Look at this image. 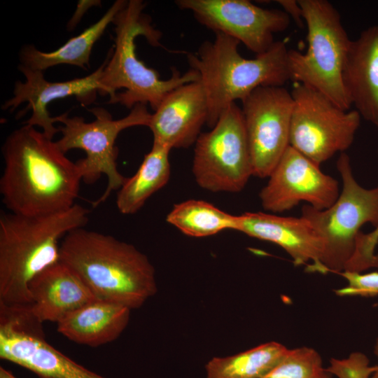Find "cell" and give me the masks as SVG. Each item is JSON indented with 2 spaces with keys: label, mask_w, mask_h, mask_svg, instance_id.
<instances>
[{
  "label": "cell",
  "mask_w": 378,
  "mask_h": 378,
  "mask_svg": "<svg viewBox=\"0 0 378 378\" xmlns=\"http://www.w3.org/2000/svg\"><path fill=\"white\" fill-rule=\"evenodd\" d=\"M1 201L11 213L41 216L76 204L82 174L52 139L34 126L13 130L2 148Z\"/></svg>",
  "instance_id": "1"
},
{
  "label": "cell",
  "mask_w": 378,
  "mask_h": 378,
  "mask_svg": "<svg viewBox=\"0 0 378 378\" xmlns=\"http://www.w3.org/2000/svg\"><path fill=\"white\" fill-rule=\"evenodd\" d=\"M99 300L134 309L157 292L155 268L132 244L83 227L61 241L60 260Z\"/></svg>",
  "instance_id": "2"
},
{
  "label": "cell",
  "mask_w": 378,
  "mask_h": 378,
  "mask_svg": "<svg viewBox=\"0 0 378 378\" xmlns=\"http://www.w3.org/2000/svg\"><path fill=\"white\" fill-rule=\"evenodd\" d=\"M90 210L76 204L41 216L0 214V304L28 307L29 284L60 260V240L88 223Z\"/></svg>",
  "instance_id": "3"
},
{
  "label": "cell",
  "mask_w": 378,
  "mask_h": 378,
  "mask_svg": "<svg viewBox=\"0 0 378 378\" xmlns=\"http://www.w3.org/2000/svg\"><path fill=\"white\" fill-rule=\"evenodd\" d=\"M204 41L187 59L195 70L208 103L206 125L212 128L221 113L262 86H284L290 78L288 52L284 41H276L265 52L247 59L238 50L240 42L222 33Z\"/></svg>",
  "instance_id": "4"
},
{
  "label": "cell",
  "mask_w": 378,
  "mask_h": 378,
  "mask_svg": "<svg viewBox=\"0 0 378 378\" xmlns=\"http://www.w3.org/2000/svg\"><path fill=\"white\" fill-rule=\"evenodd\" d=\"M146 3L130 0L118 13L115 25L114 50H110L99 79L98 94L109 95L108 104H120L132 109L136 104H149L155 111L164 97L175 88L200 79L192 69L181 74L172 71V76L160 78L159 73L148 67L136 53L135 39L143 36L154 47L161 46L162 33L151 24L144 12Z\"/></svg>",
  "instance_id": "5"
},
{
  "label": "cell",
  "mask_w": 378,
  "mask_h": 378,
  "mask_svg": "<svg viewBox=\"0 0 378 378\" xmlns=\"http://www.w3.org/2000/svg\"><path fill=\"white\" fill-rule=\"evenodd\" d=\"M307 28L304 53L289 50L290 78L321 92L344 110L351 103L343 72L351 40L337 8L327 0H298Z\"/></svg>",
  "instance_id": "6"
},
{
  "label": "cell",
  "mask_w": 378,
  "mask_h": 378,
  "mask_svg": "<svg viewBox=\"0 0 378 378\" xmlns=\"http://www.w3.org/2000/svg\"><path fill=\"white\" fill-rule=\"evenodd\" d=\"M336 166L342 188L335 202L323 210L306 204L301 214L325 241L321 260L324 274L344 272L354 252L361 227L366 223L374 227L378 225V186L362 187L354 176L350 158L345 153L340 154Z\"/></svg>",
  "instance_id": "7"
},
{
  "label": "cell",
  "mask_w": 378,
  "mask_h": 378,
  "mask_svg": "<svg viewBox=\"0 0 378 378\" xmlns=\"http://www.w3.org/2000/svg\"><path fill=\"white\" fill-rule=\"evenodd\" d=\"M88 111L95 116L90 122L80 116L69 117L67 113L57 116L62 126L59 127L62 137L56 144L64 153L72 149L85 151V157L76 162L85 183H94L102 174L106 176L105 191L92 203L97 207L107 200L112 191L119 190L126 178L117 167L115 141L118 134L132 127H148L151 113L143 104H136L127 115L118 120H113L111 113L101 107Z\"/></svg>",
  "instance_id": "8"
},
{
  "label": "cell",
  "mask_w": 378,
  "mask_h": 378,
  "mask_svg": "<svg viewBox=\"0 0 378 378\" xmlns=\"http://www.w3.org/2000/svg\"><path fill=\"white\" fill-rule=\"evenodd\" d=\"M290 146L316 164L344 153L353 144L360 123L357 111L344 110L326 95L295 83Z\"/></svg>",
  "instance_id": "9"
},
{
  "label": "cell",
  "mask_w": 378,
  "mask_h": 378,
  "mask_svg": "<svg viewBox=\"0 0 378 378\" xmlns=\"http://www.w3.org/2000/svg\"><path fill=\"white\" fill-rule=\"evenodd\" d=\"M192 173L202 188L238 192L253 174L251 153L241 108L230 104L216 125L195 144Z\"/></svg>",
  "instance_id": "10"
},
{
  "label": "cell",
  "mask_w": 378,
  "mask_h": 378,
  "mask_svg": "<svg viewBox=\"0 0 378 378\" xmlns=\"http://www.w3.org/2000/svg\"><path fill=\"white\" fill-rule=\"evenodd\" d=\"M42 323L29 307L0 304V358L34 372L38 378H105L51 346Z\"/></svg>",
  "instance_id": "11"
},
{
  "label": "cell",
  "mask_w": 378,
  "mask_h": 378,
  "mask_svg": "<svg viewBox=\"0 0 378 378\" xmlns=\"http://www.w3.org/2000/svg\"><path fill=\"white\" fill-rule=\"evenodd\" d=\"M241 103L253 174L268 178L290 146L291 92L284 86L259 87Z\"/></svg>",
  "instance_id": "12"
},
{
  "label": "cell",
  "mask_w": 378,
  "mask_h": 378,
  "mask_svg": "<svg viewBox=\"0 0 378 378\" xmlns=\"http://www.w3.org/2000/svg\"><path fill=\"white\" fill-rule=\"evenodd\" d=\"M175 4L191 12L203 26L237 39L255 55L267 51L275 42L274 34L290 23L283 10L262 8L247 0H176Z\"/></svg>",
  "instance_id": "13"
},
{
  "label": "cell",
  "mask_w": 378,
  "mask_h": 378,
  "mask_svg": "<svg viewBox=\"0 0 378 378\" xmlns=\"http://www.w3.org/2000/svg\"><path fill=\"white\" fill-rule=\"evenodd\" d=\"M268 178L259 197L262 208L272 213L286 211L301 202L323 210L340 195L338 181L290 146Z\"/></svg>",
  "instance_id": "14"
},
{
  "label": "cell",
  "mask_w": 378,
  "mask_h": 378,
  "mask_svg": "<svg viewBox=\"0 0 378 378\" xmlns=\"http://www.w3.org/2000/svg\"><path fill=\"white\" fill-rule=\"evenodd\" d=\"M106 59L93 73L83 78L63 82H50L44 78L43 71L34 70L19 64L18 69L25 77V82L17 81L13 96L2 106L3 110H15L24 102L28 104L23 113L31 110V115L24 125L38 126L49 139L59 132L54 126L57 116L51 117L48 105L52 101L75 96L81 103L92 102L99 87V79Z\"/></svg>",
  "instance_id": "15"
},
{
  "label": "cell",
  "mask_w": 378,
  "mask_h": 378,
  "mask_svg": "<svg viewBox=\"0 0 378 378\" xmlns=\"http://www.w3.org/2000/svg\"><path fill=\"white\" fill-rule=\"evenodd\" d=\"M236 231L281 247L295 266L304 265L308 272L324 274L321 263L325 241L303 216L286 217L265 212H246L237 216Z\"/></svg>",
  "instance_id": "16"
},
{
  "label": "cell",
  "mask_w": 378,
  "mask_h": 378,
  "mask_svg": "<svg viewBox=\"0 0 378 378\" xmlns=\"http://www.w3.org/2000/svg\"><path fill=\"white\" fill-rule=\"evenodd\" d=\"M208 113L206 96L200 80L175 88L151 114L148 127L153 143L171 149L190 147L206 125Z\"/></svg>",
  "instance_id": "17"
},
{
  "label": "cell",
  "mask_w": 378,
  "mask_h": 378,
  "mask_svg": "<svg viewBox=\"0 0 378 378\" xmlns=\"http://www.w3.org/2000/svg\"><path fill=\"white\" fill-rule=\"evenodd\" d=\"M29 308L41 323H57L68 314L97 300L69 267L59 261L29 283Z\"/></svg>",
  "instance_id": "18"
},
{
  "label": "cell",
  "mask_w": 378,
  "mask_h": 378,
  "mask_svg": "<svg viewBox=\"0 0 378 378\" xmlns=\"http://www.w3.org/2000/svg\"><path fill=\"white\" fill-rule=\"evenodd\" d=\"M343 80L355 110L378 127V24L364 29L351 41Z\"/></svg>",
  "instance_id": "19"
},
{
  "label": "cell",
  "mask_w": 378,
  "mask_h": 378,
  "mask_svg": "<svg viewBox=\"0 0 378 378\" xmlns=\"http://www.w3.org/2000/svg\"><path fill=\"white\" fill-rule=\"evenodd\" d=\"M131 309L96 300L57 323V331L77 344L97 347L116 340L127 327Z\"/></svg>",
  "instance_id": "20"
},
{
  "label": "cell",
  "mask_w": 378,
  "mask_h": 378,
  "mask_svg": "<svg viewBox=\"0 0 378 378\" xmlns=\"http://www.w3.org/2000/svg\"><path fill=\"white\" fill-rule=\"evenodd\" d=\"M127 3L125 0L115 1L97 22L52 52L41 51L31 44L24 46L19 53L20 64L42 71L58 64H69L86 69V66H89L94 43Z\"/></svg>",
  "instance_id": "21"
},
{
  "label": "cell",
  "mask_w": 378,
  "mask_h": 378,
  "mask_svg": "<svg viewBox=\"0 0 378 378\" xmlns=\"http://www.w3.org/2000/svg\"><path fill=\"white\" fill-rule=\"evenodd\" d=\"M171 150L153 143L136 173L126 178L118 190L116 206L120 213L125 215L136 213L153 194L167 183L171 174L169 159Z\"/></svg>",
  "instance_id": "22"
},
{
  "label": "cell",
  "mask_w": 378,
  "mask_h": 378,
  "mask_svg": "<svg viewBox=\"0 0 378 378\" xmlns=\"http://www.w3.org/2000/svg\"><path fill=\"white\" fill-rule=\"evenodd\" d=\"M288 351L284 345L270 342L231 356L214 358L206 365V378H262Z\"/></svg>",
  "instance_id": "23"
},
{
  "label": "cell",
  "mask_w": 378,
  "mask_h": 378,
  "mask_svg": "<svg viewBox=\"0 0 378 378\" xmlns=\"http://www.w3.org/2000/svg\"><path fill=\"white\" fill-rule=\"evenodd\" d=\"M166 220L184 234L192 237L211 236L225 230H236L234 216L203 200H188L175 204Z\"/></svg>",
  "instance_id": "24"
},
{
  "label": "cell",
  "mask_w": 378,
  "mask_h": 378,
  "mask_svg": "<svg viewBox=\"0 0 378 378\" xmlns=\"http://www.w3.org/2000/svg\"><path fill=\"white\" fill-rule=\"evenodd\" d=\"M262 378H332L323 367L319 354L307 346L288 349L279 363Z\"/></svg>",
  "instance_id": "25"
},
{
  "label": "cell",
  "mask_w": 378,
  "mask_h": 378,
  "mask_svg": "<svg viewBox=\"0 0 378 378\" xmlns=\"http://www.w3.org/2000/svg\"><path fill=\"white\" fill-rule=\"evenodd\" d=\"M378 244V225L368 233L361 231L357 236L354 252L344 271L362 273L371 268L378 267V254H375Z\"/></svg>",
  "instance_id": "26"
},
{
  "label": "cell",
  "mask_w": 378,
  "mask_h": 378,
  "mask_svg": "<svg viewBox=\"0 0 378 378\" xmlns=\"http://www.w3.org/2000/svg\"><path fill=\"white\" fill-rule=\"evenodd\" d=\"M374 368L370 365V360L365 354L356 351L346 358H332L329 367L326 369L337 378H371Z\"/></svg>",
  "instance_id": "27"
},
{
  "label": "cell",
  "mask_w": 378,
  "mask_h": 378,
  "mask_svg": "<svg viewBox=\"0 0 378 378\" xmlns=\"http://www.w3.org/2000/svg\"><path fill=\"white\" fill-rule=\"evenodd\" d=\"M340 274L348 284L335 290L337 295L374 297L378 295V272L362 274L344 271Z\"/></svg>",
  "instance_id": "28"
},
{
  "label": "cell",
  "mask_w": 378,
  "mask_h": 378,
  "mask_svg": "<svg viewBox=\"0 0 378 378\" xmlns=\"http://www.w3.org/2000/svg\"><path fill=\"white\" fill-rule=\"evenodd\" d=\"M276 1L281 6L290 20H293L298 26H303L304 23L303 11L298 0H277Z\"/></svg>",
  "instance_id": "29"
},
{
  "label": "cell",
  "mask_w": 378,
  "mask_h": 378,
  "mask_svg": "<svg viewBox=\"0 0 378 378\" xmlns=\"http://www.w3.org/2000/svg\"><path fill=\"white\" fill-rule=\"evenodd\" d=\"M101 4V1L97 0H82L79 1L77 4V8L67 24L69 31L74 29L80 21L83 15L89 8L92 6H97Z\"/></svg>",
  "instance_id": "30"
},
{
  "label": "cell",
  "mask_w": 378,
  "mask_h": 378,
  "mask_svg": "<svg viewBox=\"0 0 378 378\" xmlns=\"http://www.w3.org/2000/svg\"><path fill=\"white\" fill-rule=\"evenodd\" d=\"M374 354L377 359V364L374 365V371L372 373L371 378H378V337L377 338L374 346Z\"/></svg>",
  "instance_id": "31"
},
{
  "label": "cell",
  "mask_w": 378,
  "mask_h": 378,
  "mask_svg": "<svg viewBox=\"0 0 378 378\" xmlns=\"http://www.w3.org/2000/svg\"><path fill=\"white\" fill-rule=\"evenodd\" d=\"M0 378H18L10 370L0 367Z\"/></svg>",
  "instance_id": "32"
}]
</instances>
